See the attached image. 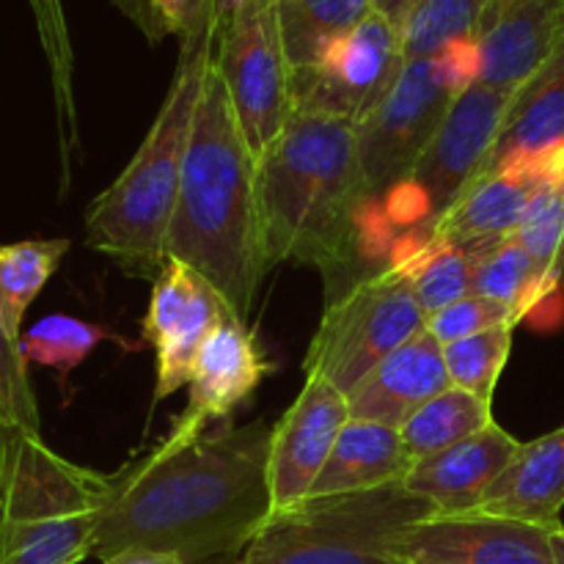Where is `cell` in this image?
<instances>
[{"instance_id":"7402d4cb","label":"cell","mask_w":564,"mask_h":564,"mask_svg":"<svg viewBox=\"0 0 564 564\" xmlns=\"http://www.w3.org/2000/svg\"><path fill=\"white\" fill-rule=\"evenodd\" d=\"M479 510L538 527H562L564 427L521 444L516 460L496 479Z\"/></svg>"},{"instance_id":"83f0119b","label":"cell","mask_w":564,"mask_h":564,"mask_svg":"<svg viewBox=\"0 0 564 564\" xmlns=\"http://www.w3.org/2000/svg\"><path fill=\"white\" fill-rule=\"evenodd\" d=\"M471 295L501 303L516 314L518 323L534 306L545 303L538 264L532 262L527 248L516 237L479 253L477 264H474Z\"/></svg>"},{"instance_id":"30bf717a","label":"cell","mask_w":564,"mask_h":564,"mask_svg":"<svg viewBox=\"0 0 564 564\" xmlns=\"http://www.w3.org/2000/svg\"><path fill=\"white\" fill-rule=\"evenodd\" d=\"M512 94L488 83H474L457 94L408 180L386 198L391 220H416V231H422L482 176Z\"/></svg>"},{"instance_id":"7c38bea8","label":"cell","mask_w":564,"mask_h":564,"mask_svg":"<svg viewBox=\"0 0 564 564\" xmlns=\"http://www.w3.org/2000/svg\"><path fill=\"white\" fill-rule=\"evenodd\" d=\"M229 319H240L229 301L191 264L169 259L154 279L143 317V339L158 356L154 405L191 383L204 341Z\"/></svg>"},{"instance_id":"ffe728a7","label":"cell","mask_w":564,"mask_h":564,"mask_svg":"<svg viewBox=\"0 0 564 564\" xmlns=\"http://www.w3.org/2000/svg\"><path fill=\"white\" fill-rule=\"evenodd\" d=\"M452 386L444 361V345L427 328L386 356L356 389L347 394L350 419L378 422L400 430L424 402Z\"/></svg>"},{"instance_id":"d590c367","label":"cell","mask_w":564,"mask_h":564,"mask_svg":"<svg viewBox=\"0 0 564 564\" xmlns=\"http://www.w3.org/2000/svg\"><path fill=\"white\" fill-rule=\"evenodd\" d=\"M99 564H185L180 556L174 554H160V551H147V549H127L119 554L108 556Z\"/></svg>"},{"instance_id":"9a60e30c","label":"cell","mask_w":564,"mask_h":564,"mask_svg":"<svg viewBox=\"0 0 564 564\" xmlns=\"http://www.w3.org/2000/svg\"><path fill=\"white\" fill-rule=\"evenodd\" d=\"M270 372L257 336L242 319L220 325L196 358L191 378V394L182 416L176 419L169 438L191 441L207 433L213 422H229L231 411L248 400Z\"/></svg>"},{"instance_id":"4dcf8cb0","label":"cell","mask_w":564,"mask_h":564,"mask_svg":"<svg viewBox=\"0 0 564 564\" xmlns=\"http://www.w3.org/2000/svg\"><path fill=\"white\" fill-rule=\"evenodd\" d=\"M108 339H116V334L105 325L66 317V314H50L20 336V352L28 364H42L66 378L97 350V345Z\"/></svg>"},{"instance_id":"ac0fdd59","label":"cell","mask_w":564,"mask_h":564,"mask_svg":"<svg viewBox=\"0 0 564 564\" xmlns=\"http://www.w3.org/2000/svg\"><path fill=\"white\" fill-rule=\"evenodd\" d=\"M564 39V0H494L479 25V83L516 91Z\"/></svg>"},{"instance_id":"cb8c5ba5","label":"cell","mask_w":564,"mask_h":564,"mask_svg":"<svg viewBox=\"0 0 564 564\" xmlns=\"http://www.w3.org/2000/svg\"><path fill=\"white\" fill-rule=\"evenodd\" d=\"M36 36L47 61L50 83H53L55 119H58L61 138V171L69 180V160L80 149V130H77L75 108V53H72L69 22H66L64 0H28Z\"/></svg>"},{"instance_id":"e575fe53","label":"cell","mask_w":564,"mask_h":564,"mask_svg":"<svg viewBox=\"0 0 564 564\" xmlns=\"http://www.w3.org/2000/svg\"><path fill=\"white\" fill-rule=\"evenodd\" d=\"M499 325H516L518 328L516 314L501 306V303L479 295H466L463 301L452 303V306L427 317V330L441 345H452V341L485 334V330L499 328Z\"/></svg>"},{"instance_id":"484cf974","label":"cell","mask_w":564,"mask_h":564,"mask_svg":"<svg viewBox=\"0 0 564 564\" xmlns=\"http://www.w3.org/2000/svg\"><path fill=\"white\" fill-rule=\"evenodd\" d=\"M372 11V0H279L281 33L292 72L314 64L334 39L361 25Z\"/></svg>"},{"instance_id":"836d02e7","label":"cell","mask_w":564,"mask_h":564,"mask_svg":"<svg viewBox=\"0 0 564 564\" xmlns=\"http://www.w3.org/2000/svg\"><path fill=\"white\" fill-rule=\"evenodd\" d=\"M0 422L11 427L42 433L36 397L28 380V361L20 352V339L0 323Z\"/></svg>"},{"instance_id":"f546056e","label":"cell","mask_w":564,"mask_h":564,"mask_svg":"<svg viewBox=\"0 0 564 564\" xmlns=\"http://www.w3.org/2000/svg\"><path fill=\"white\" fill-rule=\"evenodd\" d=\"M494 0H422L408 14L402 33L405 61L430 58L457 39H474Z\"/></svg>"},{"instance_id":"603a6c76","label":"cell","mask_w":564,"mask_h":564,"mask_svg":"<svg viewBox=\"0 0 564 564\" xmlns=\"http://www.w3.org/2000/svg\"><path fill=\"white\" fill-rule=\"evenodd\" d=\"M490 424H494L490 402L479 400V397L468 394V391L457 389V386H449L438 397L424 402L402 424L400 438L402 446H405L408 460L419 463L424 457L438 455V452L482 433Z\"/></svg>"},{"instance_id":"f1b7e54d","label":"cell","mask_w":564,"mask_h":564,"mask_svg":"<svg viewBox=\"0 0 564 564\" xmlns=\"http://www.w3.org/2000/svg\"><path fill=\"white\" fill-rule=\"evenodd\" d=\"M516 240L538 264L543 295L549 301V295L564 284V171L538 187Z\"/></svg>"},{"instance_id":"8d00e7d4","label":"cell","mask_w":564,"mask_h":564,"mask_svg":"<svg viewBox=\"0 0 564 564\" xmlns=\"http://www.w3.org/2000/svg\"><path fill=\"white\" fill-rule=\"evenodd\" d=\"M372 3H375V11H378L380 17H386L391 25L402 28L405 25L408 14H411V11L416 9L422 0H372Z\"/></svg>"},{"instance_id":"d6986e66","label":"cell","mask_w":564,"mask_h":564,"mask_svg":"<svg viewBox=\"0 0 564 564\" xmlns=\"http://www.w3.org/2000/svg\"><path fill=\"white\" fill-rule=\"evenodd\" d=\"M518 452L521 441L494 422L482 433L413 463L402 479V488L433 505L441 516L474 512L482 507L488 490L516 460Z\"/></svg>"},{"instance_id":"74e56055","label":"cell","mask_w":564,"mask_h":564,"mask_svg":"<svg viewBox=\"0 0 564 564\" xmlns=\"http://www.w3.org/2000/svg\"><path fill=\"white\" fill-rule=\"evenodd\" d=\"M551 543H554L556 564H564V527L554 529V534H551Z\"/></svg>"},{"instance_id":"d4e9b609","label":"cell","mask_w":564,"mask_h":564,"mask_svg":"<svg viewBox=\"0 0 564 564\" xmlns=\"http://www.w3.org/2000/svg\"><path fill=\"white\" fill-rule=\"evenodd\" d=\"M391 264L411 279L424 314H435L471 295L477 253L441 242H408L397 246Z\"/></svg>"},{"instance_id":"f35d334b","label":"cell","mask_w":564,"mask_h":564,"mask_svg":"<svg viewBox=\"0 0 564 564\" xmlns=\"http://www.w3.org/2000/svg\"><path fill=\"white\" fill-rule=\"evenodd\" d=\"M0 424H3V422H0Z\"/></svg>"},{"instance_id":"6da1fadb","label":"cell","mask_w":564,"mask_h":564,"mask_svg":"<svg viewBox=\"0 0 564 564\" xmlns=\"http://www.w3.org/2000/svg\"><path fill=\"white\" fill-rule=\"evenodd\" d=\"M270 433L264 422H220L105 477L91 556L147 549L204 564L240 554L273 516Z\"/></svg>"},{"instance_id":"4fadbf2b","label":"cell","mask_w":564,"mask_h":564,"mask_svg":"<svg viewBox=\"0 0 564 564\" xmlns=\"http://www.w3.org/2000/svg\"><path fill=\"white\" fill-rule=\"evenodd\" d=\"M554 529L482 510L433 512L411 523L394 540L391 554L397 564H556Z\"/></svg>"},{"instance_id":"4316f807","label":"cell","mask_w":564,"mask_h":564,"mask_svg":"<svg viewBox=\"0 0 564 564\" xmlns=\"http://www.w3.org/2000/svg\"><path fill=\"white\" fill-rule=\"evenodd\" d=\"M69 240H20L0 246V323L14 339L22 336L28 306L47 286Z\"/></svg>"},{"instance_id":"8992f818","label":"cell","mask_w":564,"mask_h":564,"mask_svg":"<svg viewBox=\"0 0 564 564\" xmlns=\"http://www.w3.org/2000/svg\"><path fill=\"white\" fill-rule=\"evenodd\" d=\"M433 512L402 485L306 501L270 518L231 564H397L394 540Z\"/></svg>"},{"instance_id":"1f68e13d","label":"cell","mask_w":564,"mask_h":564,"mask_svg":"<svg viewBox=\"0 0 564 564\" xmlns=\"http://www.w3.org/2000/svg\"><path fill=\"white\" fill-rule=\"evenodd\" d=\"M512 334H516V325H499L485 334L444 345V361L452 386L485 402H494L496 386L510 361Z\"/></svg>"},{"instance_id":"8fae6325","label":"cell","mask_w":564,"mask_h":564,"mask_svg":"<svg viewBox=\"0 0 564 564\" xmlns=\"http://www.w3.org/2000/svg\"><path fill=\"white\" fill-rule=\"evenodd\" d=\"M402 66L400 28L372 11L361 25L334 39L314 64L292 72V113L312 110L358 127L383 99Z\"/></svg>"},{"instance_id":"e0dca14e","label":"cell","mask_w":564,"mask_h":564,"mask_svg":"<svg viewBox=\"0 0 564 564\" xmlns=\"http://www.w3.org/2000/svg\"><path fill=\"white\" fill-rule=\"evenodd\" d=\"M549 176L527 169H501L485 174L460 193L455 204L422 231H413L408 242H441V246L466 248L482 253L499 242L516 237L538 187Z\"/></svg>"},{"instance_id":"2e32d148","label":"cell","mask_w":564,"mask_h":564,"mask_svg":"<svg viewBox=\"0 0 564 564\" xmlns=\"http://www.w3.org/2000/svg\"><path fill=\"white\" fill-rule=\"evenodd\" d=\"M501 169H527L543 176L564 171V39L512 94L482 176Z\"/></svg>"},{"instance_id":"5bb4252c","label":"cell","mask_w":564,"mask_h":564,"mask_svg":"<svg viewBox=\"0 0 564 564\" xmlns=\"http://www.w3.org/2000/svg\"><path fill=\"white\" fill-rule=\"evenodd\" d=\"M347 419V397L325 378H306L301 394L270 433V518L306 505Z\"/></svg>"},{"instance_id":"52a82bcc","label":"cell","mask_w":564,"mask_h":564,"mask_svg":"<svg viewBox=\"0 0 564 564\" xmlns=\"http://www.w3.org/2000/svg\"><path fill=\"white\" fill-rule=\"evenodd\" d=\"M427 328L411 279L394 264L356 281L328 303L308 345L303 372L350 394L386 356Z\"/></svg>"},{"instance_id":"d6a6232c","label":"cell","mask_w":564,"mask_h":564,"mask_svg":"<svg viewBox=\"0 0 564 564\" xmlns=\"http://www.w3.org/2000/svg\"><path fill=\"white\" fill-rule=\"evenodd\" d=\"M121 14L152 44L176 36L191 39L220 17L224 0H113Z\"/></svg>"},{"instance_id":"277c9868","label":"cell","mask_w":564,"mask_h":564,"mask_svg":"<svg viewBox=\"0 0 564 564\" xmlns=\"http://www.w3.org/2000/svg\"><path fill=\"white\" fill-rule=\"evenodd\" d=\"M218 25L220 17L180 42L174 80L158 119L127 169L86 209V246L130 275L158 279L169 264L171 220L204 77L215 58Z\"/></svg>"},{"instance_id":"5b68a950","label":"cell","mask_w":564,"mask_h":564,"mask_svg":"<svg viewBox=\"0 0 564 564\" xmlns=\"http://www.w3.org/2000/svg\"><path fill=\"white\" fill-rule=\"evenodd\" d=\"M105 474L55 455L42 433L0 424V564L91 556Z\"/></svg>"},{"instance_id":"7a4b0ae2","label":"cell","mask_w":564,"mask_h":564,"mask_svg":"<svg viewBox=\"0 0 564 564\" xmlns=\"http://www.w3.org/2000/svg\"><path fill=\"white\" fill-rule=\"evenodd\" d=\"M169 259L191 264L248 323L270 273L259 204L257 154L242 132L218 64H209L187 143Z\"/></svg>"},{"instance_id":"3957f363","label":"cell","mask_w":564,"mask_h":564,"mask_svg":"<svg viewBox=\"0 0 564 564\" xmlns=\"http://www.w3.org/2000/svg\"><path fill=\"white\" fill-rule=\"evenodd\" d=\"M264 251L281 262L334 273L364 242L358 130L336 116L295 110L257 158Z\"/></svg>"},{"instance_id":"ba28073f","label":"cell","mask_w":564,"mask_h":564,"mask_svg":"<svg viewBox=\"0 0 564 564\" xmlns=\"http://www.w3.org/2000/svg\"><path fill=\"white\" fill-rule=\"evenodd\" d=\"M215 64L259 158L292 119V64L279 0H224Z\"/></svg>"},{"instance_id":"9c48e42d","label":"cell","mask_w":564,"mask_h":564,"mask_svg":"<svg viewBox=\"0 0 564 564\" xmlns=\"http://www.w3.org/2000/svg\"><path fill=\"white\" fill-rule=\"evenodd\" d=\"M457 94L463 88L452 80L438 55L405 61L383 99L356 127L367 215L408 180Z\"/></svg>"},{"instance_id":"44dd1931","label":"cell","mask_w":564,"mask_h":564,"mask_svg":"<svg viewBox=\"0 0 564 564\" xmlns=\"http://www.w3.org/2000/svg\"><path fill=\"white\" fill-rule=\"evenodd\" d=\"M411 466L400 430L364 419H347L306 501L394 488L402 485Z\"/></svg>"}]
</instances>
